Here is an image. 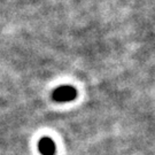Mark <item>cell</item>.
I'll use <instances>...</instances> for the list:
<instances>
[{"label": "cell", "mask_w": 155, "mask_h": 155, "mask_svg": "<svg viewBox=\"0 0 155 155\" xmlns=\"http://www.w3.org/2000/svg\"><path fill=\"white\" fill-rule=\"evenodd\" d=\"M77 97V91L75 87H72L70 85H63L59 86L55 89L52 93V98L56 102H68L76 99Z\"/></svg>", "instance_id": "cell-1"}, {"label": "cell", "mask_w": 155, "mask_h": 155, "mask_svg": "<svg viewBox=\"0 0 155 155\" xmlns=\"http://www.w3.org/2000/svg\"><path fill=\"white\" fill-rule=\"evenodd\" d=\"M38 150L41 155H55V144L54 141L48 137H44L39 140Z\"/></svg>", "instance_id": "cell-2"}]
</instances>
